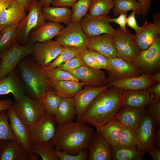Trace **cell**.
<instances>
[{
    "mask_svg": "<svg viewBox=\"0 0 160 160\" xmlns=\"http://www.w3.org/2000/svg\"><path fill=\"white\" fill-rule=\"evenodd\" d=\"M123 90L110 86L91 103L78 121L98 128L114 118L121 107Z\"/></svg>",
    "mask_w": 160,
    "mask_h": 160,
    "instance_id": "cell-1",
    "label": "cell"
},
{
    "mask_svg": "<svg viewBox=\"0 0 160 160\" xmlns=\"http://www.w3.org/2000/svg\"><path fill=\"white\" fill-rule=\"evenodd\" d=\"M94 133L92 127L80 122L57 124L55 135L50 141L56 149L76 155L87 148Z\"/></svg>",
    "mask_w": 160,
    "mask_h": 160,
    "instance_id": "cell-2",
    "label": "cell"
},
{
    "mask_svg": "<svg viewBox=\"0 0 160 160\" xmlns=\"http://www.w3.org/2000/svg\"><path fill=\"white\" fill-rule=\"evenodd\" d=\"M23 59L17 65L25 94L42 101L46 92L52 90L50 81L44 69L33 59Z\"/></svg>",
    "mask_w": 160,
    "mask_h": 160,
    "instance_id": "cell-3",
    "label": "cell"
},
{
    "mask_svg": "<svg viewBox=\"0 0 160 160\" xmlns=\"http://www.w3.org/2000/svg\"><path fill=\"white\" fill-rule=\"evenodd\" d=\"M12 107L21 121L28 128L45 113L43 102L25 95Z\"/></svg>",
    "mask_w": 160,
    "mask_h": 160,
    "instance_id": "cell-4",
    "label": "cell"
},
{
    "mask_svg": "<svg viewBox=\"0 0 160 160\" xmlns=\"http://www.w3.org/2000/svg\"><path fill=\"white\" fill-rule=\"evenodd\" d=\"M39 1L35 0L28 14L17 25L16 29V42L19 44L28 42L30 33L46 22Z\"/></svg>",
    "mask_w": 160,
    "mask_h": 160,
    "instance_id": "cell-5",
    "label": "cell"
},
{
    "mask_svg": "<svg viewBox=\"0 0 160 160\" xmlns=\"http://www.w3.org/2000/svg\"><path fill=\"white\" fill-rule=\"evenodd\" d=\"M34 44L29 41L23 45L16 43L0 53V82L15 68L20 61L32 53Z\"/></svg>",
    "mask_w": 160,
    "mask_h": 160,
    "instance_id": "cell-6",
    "label": "cell"
},
{
    "mask_svg": "<svg viewBox=\"0 0 160 160\" xmlns=\"http://www.w3.org/2000/svg\"><path fill=\"white\" fill-rule=\"evenodd\" d=\"M132 64L141 74L151 75L160 72V35L149 48L140 52Z\"/></svg>",
    "mask_w": 160,
    "mask_h": 160,
    "instance_id": "cell-7",
    "label": "cell"
},
{
    "mask_svg": "<svg viewBox=\"0 0 160 160\" xmlns=\"http://www.w3.org/2000/svg\"><path fill=\"white\" fill-rule=\"evenodd\" d=\"M57 124L55 116L45 113L28 128L31 143L41 146L45 145L54 137Z\"/></svg>",
    "mask_w": 160,
    "mask_h": 160,
    "instance_id": "cell-8",
    "label": "cell"
},
{
    "mask_svg": "<svg viewBox=\"0 0 160 160\" xmlns=\"http://www.w3.org/2000/svg\"><path fill=\"white\" fill-rule=\"evenodd\" d=\"M88 37L83 30L79 22H72L64 27L55 39L63 47L73 48L83 52L88 50Z\"/></svg>",
    "mask_w": 160,
    "mask_h": 160,
    "instance_id": "cell-9",
    "label": "cell"
},
{
    "mask_svg": "<svg viewBox=\"0 0 160 160\" xmlns=\"http://www.w3.org/2000/svg\"><path fill=\"white\" fill-rule=\"evenodd\" d=\"M113 36L117 57L132 64L141 52L135 43L134 35L119 28Z\"/></svg>",
    "mask_w": 160,
    "mask_h": 160,
    "instance_id": "cell-10",
    "label": "cell"
},
{
    "mask_svg": "<svg viewBox=\"0 0 160 160\" xmlns=\"http://www.w3.org/2000/svg\"><path fill=\"white\" fill-rule=\"evenodd\" d=\"M63 49V47L57 41L51 40L35 44L32 54L33 60L44 68L50 65Z\"/></svg>",
    "mask_w": 160,
    "mask_h": 160,
    "instance_id": "cell-11",
    "label": "cell"
},
{
    "mask_svg": "<svg viewBox=\"0 0 160 160\" xmlns=\"http://www.w3.org/2000/svg\"><path fill=\"white\" fill-rule=\"evenodd\" d=\"M79 23L88 37L102 34L113 36L116 31L108 22L106 16H95L87 14L81 19Z\"/></svg>",
    "mask_w": 160,
    "mask_h": 160,
    "instance_id": "cell-12",
    "label": "cell"
},
{
    "mask_svg": "<svg viewBox=\"0 0 160 160\" xmlns=\"http://www.w3.org/2000/svg\"><path fill=\"white\" fill-rule=\"evenodd\" d=\"M1 155L0 160H37L39 155L27 153L22 144L17 139L0 140Z\"/></svg>",
    "mask_w": 160,
    "mask_h": 160,
    "instance_id": "cell-13",
    "label": "cell"
},
{
    "mask_svg": "<svg viewBox=\"0 0 160 160\" xmlns=\"http://www.w3.org/2000/svg\"><path fill=\"white\" fill-rule=\"evenodd\" d=\"M157 126L147 113L136 130L138 143L137 149L145 153L150 147L156 145Z\"/></svg>",
    "mask_w": 160,
    "mask_h": 160,
    "instance_id": "cell-14",
    "label": "cell"
},
{
    "mask_svg": "<svg viewBox=\"0 0 160 160\" xmlns=\"http://www.w3.org/2000/svg\"><path fill=\"white\" fill-rule=\"evenodd\" d=\"M79 81L84 83L85 86L97 87L109 84L110 80L105 72L100 69L89 67L85 65L69 72Z\"/></svg>",
    "mask_w": 160,
    "mask_h": 160,
    "instance_id": "cell-15",
    "label": "cell"
},
{
    "mask_svg": "<svg viewBox=\"0 0 160 160\" xmlns=\"http://www.w3.org/2000/svg\"><path fill=\"white\" fill-rule=\"evenodd\" d=\"M110 86L109 84L97 87L84 86L73 97L76 110L78 121L83 115L92 101Z\"/></svg>",
    "mask_w": 160,
    "mask_h": 160,
    "instance_id": "cell-16",
    "label": "cell"
},
{
    "mask_svg": "<svg viewBox=\"0 0 160 160\" xmlns=\"http://www.w3.org/2000/svg\"><path fill=\"white\" fill-rule=\"evenodd\" d=\"M160 34V22L151 23L145 20L140 31L134 35L135 41L139 50L143 51L149 48Z\"/></svg>",
    "mask_w": 160,
    "mask_h": 160,
    "instance_id": "cell-17",
    "label": "cell"
},
{
    "mask_svg": "<svg viewBox=\"0 0 160 160\" xmlns=\"http://www.w3.org/2000/svg\"><path fill=\"white\" fill-rule=\"evenodd\" d=\"M12 93L15 102L19 101L25 95L18 69L15 68L0 82V95Z\"/></svg>",
    "mask_w": 160,
    "mask_h": 160,
    "instance_id": "cell-18",
    "label": "cell"
},
{
    "mask_svg": "<svg viewBox=\"0 0 160 160\" xmlns=\"http://www.w3.org/2000/svg\"><path fill=\"white\" fill-rule=\"evenodd\" d=\"M87 47L88 50L97 52L108 59L117 57L113 36L102 34L88 37Z\"/></svg>",
    "mask_w": 160,
    "mask_h": 160,
    "instance_id": "cell-19",
    "label": "cell"
},
{
    "mask_svg": "<svg viewBox=\"0 0 160 160\" xmlns=\"http://www.w3.org/2000/svg\"><path fill=\"white\" fill-rule=\"evenodd\" d=\"M87 149L89 152L87 160H111V147L97 130L94 132Z\"/></svg>",
    "mask_w": 160,
    "mask_h": 160,
    "instance_id": "cell-20",
    "label": "cell"
},
{
    "mask_svg": "<svg viewBox=\"0 0 160 160\" xmlns=\"http://www.w3.org/2000/svg\"><path fill=\"white\" fill-rule=\"evenodd\" d=\"M153 101L147 89L122 91L121 107L145 108Z\"/></svg>",
    "mask_w": 160,
    "mask_h": 160,
    "instance_id": "cell-21",
    "label": "cell"
},
{
    "mask_svg": "<svg viewBox=\"0 0 160 160\" xmlns=\"http://www.w3.org/2000/svg\"><path fill=\"white\" fill-rule=\"evenodd\" d=\"M111 70L108 73L110 82L127 77L141 75L132 63L121 58L116 57L108 59Z\"/></svg>",
    "mask_w": 160,
    "mask_h": 160,
    "instance_id": "cell-22",
    "label": "cell"
},
{
    "mask_svg": "<svg viewBox=\"0 0 160 160\" xmlns=\"http://www.w3.org/2000/svg\"><path fill=\"white\" fill-rule=\"evenodd\" d=\"M146 113L145 108L121 107L114 118L124 127L136 130Z\"/></svg>",
    "mask_w": 160,
    "mask_h": 160,
    "instance_id": "cell-23",
    "label": "cell"
},
{
    "mask_svg": "<svg viewBox=\"0 0 160 160\" xmlns=\"http://www.w3.org/2000/svg\"><path fill=\"white\" fill-rule=\"evenodd\" d=\"M111 86L122 90H135L146 89L155 84L151 75L141 74L136 77L114 80L108 84Z\"/></svg>",
    "mask_w": 160,
    "mask_h": 160,
    "instance_id": "cell-24",
    "label": "cell"
},
{
    "mask_svg": "<svg viewBox=\"0 0 160 160\" xmlns=\"http://www.w3.org/2000/svg\"><path fill=\"white\" fill-rule=\"evenodd\" d=\"M64 28L60 23L49 21L38 28L31 32L28 42L34 44L51 40L57 36Z\"/></svg>",
    "mask_w": 160,
    "mask_h": 160,
    "instance_id": "cell-25",
    "label": "cell"
},
{
    "mask_svg": "<svg viewBox=\"0 0 160 160\" xmlns=\"http://www.w3.org/2000/svg\"><path fill=\"white\" fill-rule=\"evenodd\" d=\"M26 15V11L16 0L0 14V24L4 28L18 25Z\"/></svg>",
    "mask_w": 160,
    "mask_h": 160,
    "instance_id": "cell-26",
    "label": "cell"
},
{
    "mask_svg": "<svg viewBox=\"0 0 160 160\" xmlns=\"http://www.w3.org/2000/svg\"><path fill=\"white\" fill-rule=\"evenodd\" d=\"M6 111L11 128L16 139L22 144L26 151L29 153L31 143L27 127L19 119L12 106Z\"/></svg>",
    "mask_w": 160,
    "mask_h": 160,
    "instance_id": "cell-27",
    "label": "cell"
},
{
    "mask_svg": "<svg viewBox=\"0 0 160 160\" xmlns=\"http://www.w3.org/2000/svg\"><path fill=\"white\" fill-rule=\"evenodd\" d=\"M50 81L52 91L63 99L73 97L85 86L84 83L81 81L66 80Z\"/></svg>",
    "mask_w": 160,
    "mask_h": 160,
    "instance_id": "cell-28",
    "label": "cell"
},
{
    "mask_svg": "<svg viewBox=\"0 0 160 160\" xmlns=\"http://www.w3.org/2000/svg\"><path fill=\"white\" fill-rule=\"evenodd\" d=\"M123 127L122 124L114 118L97 130L100 132L111 147H113L118 145Z\"/></svg>",
    "mask_w": 160,
    "mask_h": 160,
    "instance_id": "cell-29",
    "label": "cell"
},
{
    "mask_svg": "<svg viewBox=\"0 0 160 160\" xmlns=\"http://www.w3.org/2000/svg\"><path fill=\"white\" fill-rule=\"evenodd\" d=\"M42 10L45 20L67 25L71 22L72 10L68 7L48 6L42 7Z\"/></svg>",
    "mask_w": 160,
    "mask_h": 160,
    "instance_id": "cell-30",
    "label": "cell"
},
{
    "mask_svg": "<svg viewBox=\"0 0 160 160\" xmlns=\"http://www.w3.org/2000/svg\"><path fill=\"white\" fill-rule=\"evenodd\" d=\"M76 114L73 97L63 98L58 107L55 118L57 124L67 123L73 121Z\"/></svg>",
    "mask_w": 160,
    "mask_h": 160,
    "instance_id": "cell-31",
    "label": "cell"
},
{
    "mask_svg": "<svg viewBox=\"0 0 160 160\" xmlns=\"http://www.w3.org/2000/svg\"><path fill=\"white\" fill-rule=\"evenodd\" d=\"M144 155L137 147L125 148L118 146L111 147V160H141Z\"/></svg>",
    "mask_w": 160,
    "mask_h": 160,
    "instance_id": "cell-32",
    "label": "cell"
},
{
    "mask_svg": "<svg viewBox=\"0 0 160 160\" xmlns=\"http://www.w3.org/2000/svg\"><path fill=\"white\" fill-rule=\"evenodd\" d=\"M114 7L113 0H91L87 14L95 16H106Z\"/></svg>",
    "mask_w": 160,
    "mask_h": 160,
    "instance_id": "cell-33",
    "label": "cell"
},
{
    "mask_svg": "<svg viewBox=\"0 0 160 160\" xmlns=\"http://www.w3.org/2000/svg\"><path fill=\"white\" fill-rule=\"evenodd\" d=\"M114 7L113 13L115 16H116L120 13L127 12L130 10H135L136 14H142L141 5L140 4L135 0H113Z\"/></svg>",
    "mask_w": 160,
    "mask_h": 160,
    "instance_id": "cell-34",
    "label": "cell"
},
{
    "mask_svg": "<svg viewBox=\"0 0 160 160\" xmlns=\"http://www.w3.org/2000/svg\"><path fill=\"white\" fill-rule=\"evenodd\" d=\"M54 148L50 140L43 146L31 143L29 153H36L43 160H60L55 153Z\"/></svg>",
    "mask_w": 160,
    "mask_h": 160,
    "instance_id": "cell-35",
    "label": "cell"
},
{
    "mask_svg": "<svg viewBox=\"0 0 160 160\" xmlns=\"http://www.w3.org/2000/svg\"><path fill=\"white\" fill-rule=\"evenodd\" d=\"M17 25L4 28L0 31V53L16 43V29Z\"/></svg>",
    "mask_w": 160,
    "mask_h": 160,
    "instance_id": "cell-36",
    "label": "cell"
},
{
    "mask_svg": "<svg viewBox=\"0 0 160 160\" xmlns=\"http://www.w3.org/2000/svg\"><path fill=\"white\" fill-rule=\"evenodd\" d=\"M63 99L52 90H48L42 100L45 113L55 116Z\"/></svg>",
    "mask_w": 160,
    "mask_h": 160,
    "instance_id": "cell-37",
    "label": "cell"
},
{
    "mask_svg": "<svg viewBox=\"0 0 160 160\" xmlns=\"http://www.w3.org/2000/svg\"><path fill=\"white\" fill-rule=\"evenodd\" d=\"M138 143L136 130L123 126L117 146L125 148L137 147Z\"/></svg>",
    "mask_w": 160,
    "mask_h": 160,
    "instance_id": "cell-38",
    "label": "cell"
},
{
    "mask_svg": "<svg viewBox=\"0 0 160 160\" xmlns=\"http://www.w3.org/2000/svg\"><path fill=\"white\" fill-rule=\"evenodd\" d=\"M44 68L50 81L66 80L80 81L76 78L69 72L62 70L57 67Z\"/></svg>",
    "mask_w": 160,
    "mask_h": 160,
    "instance_id": "cell-39",
    "label": "cell"
},
{
    "mask_svg": "<svg viewBox=\"0 0 160 160\" xmlns=\"http://www.w3.org/2000/svg\"><path fill=\"white\" fill-rule=\"evenodd\" d=\"M6 111H0V140H15L16 138L8 122Z\"/></svg>",
    "mask_w": 160,
    "mask_h": 160,
    "instance_id": "cell-40",
    "label": "cell"
},
{
    "mask_svg": "<svg viewBox=\"0 0 160 160\" xmlns=\"http://www.w3.org/2000/svg\"><path fill=\"white\" fill-rule=\"evenodd\" d=\"M91 0H78L71 7L72 22H79L87 14Z\"/></svg>",
    "mask_w": 160,
    "mask_h": 160,
    "instance_id": "cell-41",
    "label": "cell"
},
{
    "mask_svg": "<svg viewBox=\"0 0 160 160\" xmlns=\"http://www.w3.org/2000/svg\"><path fill=\"white\" fill-rule=\"evenodd\" d=\"M63 47V49L61 53L51 63L50 65L46 68H52L57 67L65 62L75 57L79 56L82 52L73 48Z\"/></svg>",
    "mask_w": 160,
    "mask_h": 160,
    "instance_id": "cell-42",
    "label": "cell"
},
{
    "mask_svg": "<svg viewBox=\"0 0 160 160\" xmlns=\"http://www.w3.org/2000/svg\"><path fill=\"white\" fill-rule=\"evenodd\" d=\"M55 152L60 160H87L89 156V150L87 148L84 149L78 154L72 155L68 154L64 151H60L56 149Z\"/></svg>",
    "mask_w": 160,
    "mask_h": 160,
    "instance_id": "cell-43",
    "label": "cell"
},
{
    "mask_svg": "<svg viewBox=\"0 0 160 160\" xmlns=\"http://www.w3.org/2000/svg\"><path fill=\"white\" fill-rule=\"evenodd\" d=\"M147 113L152 119L157 127H160V100L153 101L147 105Z\"/></svg>",
    "mask_w": 160,
    "mask_h": 160,
    "instance_id": "cell-44",
    "label": "cell"
},
{
    "mask_svg": "<svg viewBox=\"0 0 160 160\" xmlns=\"http://www.w3.org/2000/svg\"><path fill=\"white\" fill-rule=\"evenodd\" d=\"M79 56L85 66L97 69H101L95 56L88 50L82 52Z\"/></svg>",
    "mask_w": 160,
    "mask_h": 160,
    "instance_id": "cell-45",
    "label": "cell"
},
{
    "mask_svg": "<svg viewBox=\"0 0 160 160\" xmlns=\"http://www.w3.org/2000/svg\"><path fill=\"white\" fill-rule=\"evenodd\" d=\"M84 65H85L78 56L62 63L57 67L62 70L69 72Z\"/></svg>",
    "mask_w": 160,
    "mask_h": 160,
    "instance_id": "cell-46",
    "label": "cell"
},
{
    "mask_svg": "<svg viewBox=\"0 0 160 160\" xmlns=\"http://www.w3.org/2000/svg\"><path fill=\"white\" fill-rule=\"evenodd\" d=\"M88 50L95 56L100 66L101 69L106 70L108 72L110 71L111 69L108 58L97 52L90 50Z\"/></svg>",
    "mask_w": 160,
    "mask_h": 160,
    "instance_id": "cell-47",
    "label": "cell"
},
{
    "mask_svg": "<svg viewBox=\"0 0 160 160\" xmlns=\"http://www.w3.org/2000/svg\"><path fill=\"white\" fill-rule=\"evenodd\" d=\"M127 18V12H125L120 13L119 16L116 18L107 17V20L110 23L113 22L118 24L120 26V29L124 31L127 30L126 26Z\"/></svg>",
    "mask_w": 160,
    "mask_h": 160,
    "instance_id": "cell-48",
    "label": "cell"
},
{
    "mask_svg": "<svg viewBox=\"0 0 160 160\" xmlns=\"http://www.w3.org/2000/svg\"><path fill=\"white\" fill-rule=\"evenodd\" d=\"M147 89L154 101L160 100V82L151 85Z\"/></svg>",
    "mask_w": 160,
    "mask_h": 160,
    "instance_id": "cell-49",
    "label": "cell"
},
{
    "mask_svg": "<svg viewBox=\"0 0 160 160\" xmlns=\"http://www.w3.org/2000/svg\"><path fill=\"white\" fill-rule=\"evenodd\" d=\"M136 14V11L133 10L127 18V26L134 29L137 33L140 29L141 27L139 26L137 24L135 17Z\"/></svg>",
    "mask_w": 160,
    "mask_h": 160,
    "instance_id": "cell-50",
    "label": "cell"
},
{
    "mask_svg": "<svg viewBox=\"0 0 160 160\" xmlns=\"http://www.w3.org/2000/svg\"><path fill=\"white\" fill-rule=\"evenodd\" d=\"M78 0H53L51 4L55 7H72Z\"/></svg>",
    "mask_w": 160,
    "mask_h": 160,
    "instance_id": "cell-51",
    "label": "cell"
},
{
    "mask_svg": "<svg viewBox=\"0 0 160 160\" xmlns=\"http://www.w3.org/2000/svg\"><path fill=\"white\" fill-rule=\"evenodd\" d=\"M154 160H160V148L156 145L152 146L146 151Z\"/></svg>",
    "mask_w": 160,
    "mask_h": 160,
    "instance_id": "cell-52",
    "label": "cell"
},
{
    "mask_svg": "<svg viewBox=\"0 0 160 160\" xmlns=\"http://www.w3.org/2000/svg\"><path fill=\"white\" fill-rule=\"evenodd\" d=\"M138 1L141 7L142 14L145 16L148 13L151 9L150 4L152 0H135Z\"/></svg>",
    "mask_w": 160,
    "mask_h": 160,
    "instance_id": "cell-53",
    "label": "cell"
},
{
    "mask_svg": "<svg viewBox=\"0 0 160 160\" xmlns=\"http://www.w3.org/2000/svg\"><path fill=\"white\" fill-rule=\"evenodd\" d=\"M12 101L10 99H3L0 100V111L7 110L12 105Z\"/></svg>",
    "mask_w": 160,
    "mask_h": 160,
    "instance_id": "cell-54",
    "label": "cell"
},
{
    "mask_svg": "<svg viewBox=\"0 0 160 160\" xmlns=\"http://www.w3.org/2000/svg\"><path fill=\"white\" fill-rule=\"evenodd\" d=\"M19 4L25 9L29 11L35 0H16Z\"/></svg>",
    "mask_w": 160,
    "mask_h": 160,
    "instance_id": "cell-55",
    "label": "cell"
},
{
    "mask_svg": "<svg viewBox=\"0 0 160 160\" xmlns=\"http://www.w3.org/2000/svg\"><path fill=\"white\" fill-rule=\"evenodd\" d=\"M14 0H0V14L4 10L7 9Z\"/></svg>",
    "mask_w": 160,
    "mask_h": 160,
    "instance_id": "cell-56",
    "label": "cell"
},
{
    "mask_svg": "<svg viewBox=\"0 0 160 160\" xmlns=\"http://www.w3.org/2000/svg\"><path fill=\"white\" fill-rule=\"evenodd\" d=\"M151 77L155 84L160 82V72L151 75Z\"/></svg>",
    "mask_w": 160,
    "mask_h": 160,
    "instance_id": "cell-57",
    "label": "cell"
},
{
    "mask_svg": "<svg viewBox=\"0 0 160 160\" xmlns=\"http://www.w3.org/2000/svg\"><path fill=\"white\" fill-rule=\"evenodd\" d=\"M156 145L160 148V128H158L157 130L156 134Z\"/></svg>",
    "mask_w": 160,
    "mask_h": 160,
    "instance_id": "cell-58",
    "label": "cell"
},
{
    "mask_svg": "<svg viewBox=\"0 0 160 160\" xmlns=\"http://www.w3.org/2000/svg\"><path fill=\"white\" fill-rule=\"evenodd\" d=\"M53 0H39L42 7L49 6Z\"/></svg>",
    "mask_w": 160,
    "mask_h": 160,
    "instance_id": "cell-59",
    "label": "cell"
},
{
    "mask_svg": "<svg viewBox=\"0 0 160 160\" xmlns=\"http://www.w3.org/2000/svg\"><path fill=\"white\" fill-rule=\"evenodd\" d=\"M4 27L0 24V31L3 29Z\"/></svg>",
    "mask_w": 160,
    "mask_h": 160,
    "instance_id": "cell-60",
    "label": "cell"
},
{
    "mask_svg": "<svg viewBox=\"0 0 160 160\" xmlns=\"http://www.w3.org/2000/svg\"><path fill=\"white\" fill-rule=\"evenodd\" d=\"M1 155V148L0 146V160Z\"/></svg>",
    "mask_w": 160,
    "mask_h": 160,
    "instance_id": "cell-61",
    "label": "cell"
},
{
    "mask_svg": "<svg viewBox=\"0 0 160 160\" xmlns=\"http://www.w3.org/2000/svg\"></svg>",
    "mask_w": 160,
    "mask_h": 160,
    "instance_id": "cell-62",
    "label": "cell"
}]
</instances>
